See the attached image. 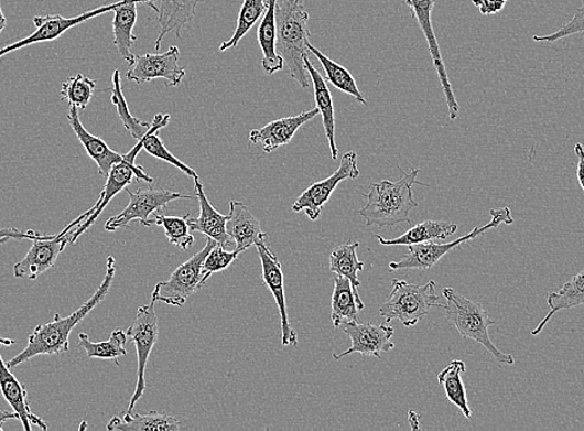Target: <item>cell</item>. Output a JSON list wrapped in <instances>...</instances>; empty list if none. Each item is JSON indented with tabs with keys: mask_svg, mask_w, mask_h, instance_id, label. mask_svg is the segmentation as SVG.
I'll return each instance as SVG.
<instances>
[{
	"mask_svg": "<svg viewBox=\"0 0 584 431\" xmlns=\"http://www.w3.org/2000/svg\"><path fill=\"white\" fill-rule=\"evenodd\" d=\"M160 35L154 43L155 51H160L165 35L173 33L182 37V29L193 21L201 0H158Z\"/></svg>",
	"mask_w": 584,
	"mask_h": 431,
	"instance_id": "cb8c5ba5",
	"label": "cell"
},
{
	"mask_svg": "<svg viewBox=\"0 0 584 431\" xmlns=\"http://www.w3.org/2000/svg\"><path fill=\"white\" fill-rule=\"evenodd\" d=\"M317 115H320V110L315 107L313 110L272 121L262 127V129L252 130L249 136V142L262 144L266 153L274 152L280 147L289 144L294 139L300 127L315 119Z\"/></svg>",
	"mask_w": 584,
	"mask_h": 431,
	"instance_id": "d6986e66",
	"label": "cell"
},
{
	"mask_svg": "<svg viewBox=\"0 0 584 431\" xmlns=\"http://www.w3.org/2000/svg\"><path fill=\"white\" fill-rule=\"evenodd\" d=\"M550 312L542 319L537 330L531 332L532 336H538L550 320L560 311H567L584 305V270L578 276L573 277L570 281L556 292L550 293L548 298Z\"/></svg>",
	"mask_w": 584,
	"mask_h": 431,
	"instance_id": "4316f807",
	"label": "cell"
},
{
	"mask_svg": "<svg viewBox=\"0 0 584 431\" xmlns=\"http://www.w3.org/2000/svg\"><path fill=\"white\" fill-rule=\"evenodd\" d=\"M466 370L465 362L455 359L450 366L444 368L437 376V381L444 388L445 396L452 405L462 410L465 418H472V409L467 405L466 390L462 375Z\"/></svg>",
	"mask_w": 584,
	"mask_h": 431,
	"instance_id": "d6a6232c",
	"label": "cell"
},
{
	"mask_svg": "<svg viewBox=\"0 0 584 431\" xmlns=\"http://www.w3.org/2000/svg\"><path fill=\"white\" fill-rule=\"evenodd\" d=\"M262 268V280L275 298L280 311L281 343L282 346H298V333L292 328L286 308L284 272L281 270V262L277 255L272 252L266 241L256 245Z\"/></svg>",
	"mask_w": 584,
	"mask_h": 431,
	"instance_id": "2e32d148",
	"label": "cell"
},
{
	"mask_svg": "<svg viewBox=\"0 0 584 431\" xmlns=\"http://www.w3.org/2000/svg\"><path fill=\"white\" fill-rule=\"evenodd\" d=\"M574 153L578 157L577 177L581 188L584 191V147L581 143L574 146Z\"/></svg>",
	"mask_w": 584,
	"mask_h": 431,
	"instance_id": "ee69618b",
	"label": "cell"
},
{
	"mask_svg": "<svg viewBox=\"0 0 584 431\" xmlns=\"http://www.w3.org/2000/svg\"><path fill=\"white\" fill-rule=\"evenodd\" d=\"M296 3H304V0H295Z\"/></svg>",
	"mask_w": 584,
	"mask_h": 431,
	"instance_id": "7dc6e473",
	"label": "cell"
},
{
	"mask_svg": "<svg viewBox=\"0 0 584 431\" xmlns=\"http://www.w3.org/2000/svg\"><path fill=\"white\" fill-rule=\"evenodd\" d=\"M335 289L333 299H331V321L336 328L345 322H354L358 320V312L365 309L363 300H358L355 295L353 285L348 279L336 276L334 279Z\"/></svg>",
	"mask_w": 584,
	"mask_h": 431,
	"instance_id": "f1b7e54d",
	"label": "cell"
},
{
	"mask_svg": "<svg viewBox=\"0 0 584 431\" xmlns=\"http://www.w3.org/2000/svg\"><path fill=\"white\" fill-rule=\"evenodd\" d=\"M95 87L96 83L83 74L71 76L62 86V99L84 110L93 100Z\"/></svg>",
	"mask_w": 584,
	"mask_h": 431,
	"instance_id": "f35d334b",
	"label": "cell"
},
{
	"mask_svg": "<svg viewBox=\"0 0 584 431\" xmlns=\"http://www.w3.org/2000/svg\"><path fill=\"white\" fill-rule=\"evenodd\" d=\"M436 0H405V4L411 8L412 15L420 24L422 32L426 39L428 46L433 58V64L437 76L442 84V89L445 96L447 109H450L451 120L454 121L459 116L461 107L455 99L454 91L450 76H447L445 64L443 61L440 44H437L436 36L432 24V12L435 7Z\"/></svg>",
	"mask_w": 584,
	"mask_h": 431,
	"instance_id": "9a60e30c",
	"label": "cell"
},
{
	"mask_svg": "<svg viewBox=\"0 0 584 431\" xmlns=\"http://www.w3.org/2000/svg\"><path fill=\"white\" fill-rule=\"evenodd\" d=\"M584 34V0H581V7L577 9L576 14L573 15L567 24H564L559 29L558 32L548 35H533V42L553 44L561 39L574 35Z\"/></svg>",
	"mask_w": 584,
	"mask_h": 431,
	"instance_id": "60d3db41",
	"label": "cell"
},
{
	"mask_svg": "<svg viewBox=\"0 0 584 431\" xmlns=\"http://www.w3.org/2000/svg\"><path fill=\"white\" fill-rule=\"evenodd\" d=\"M508 2L509 0H472V3L479 8L483 15L498 14Z\"/></svg>",
	"mask_w": 584,
	"mask_h": 431,
	"instance_id": "7bdbcfd3",
	"label": "cell"
},
{
	"mask_svg": "<svg viewBox=\"0 0 584 431\" xmlns=\"http://www.w3.org/2000/svg\"><path fill=\"white\" fill-rule=\"evenodd\" d=\"M307 49L311 55H315L321 65H323L327 82L331 85L335 86L337 90L355 97L359 104L367 105L363 93L358 89L355 77L345 66L331 61L329 57L321 53L318 49L313 44H310V42L307 43Z\"/></svg>",
	"mask_w": 584,
	"mask_h": 431,
	"instance_id": "836d02e7",
	"label": "cell"
},
{
	"mask_svg": "<svg viewBox=\"0 0 584 431\" xmlns=\"http://www.w3.org/2000/svg\"><path fill=\"white\" fill-rule=\"evenodd\" d=\"M306 71L309 72L311 83L314 85L315 101L320 115H323L324 129L329 144L331 155L333 160H337L338 149L335 139V109L333 95H331L325 78L321 75L316 67L311 64L310 56L304 57Z\"/></svg>",
	"mask_w": 584,
	"mask_h": 431,
	"instance_id": "484cf974",
	"label": "cell"
},
{
	"mask_svg": "<svg viewBox=\"0 0 584 431\" xmlns=\"http://www.w3.org/2000/svg\"><path fill=\"white\" fill-rule=\"evenodd\" d=\"M391 297L379 309V316L385 321L398 320L405 327L418 325L430 313L432 308L442 309L444 305L436 295V283L428 281L425 285H414L403 280H392Z\"/></svg>",
	"mask_w": 584,
	"mask_h": 431,
	"instance_id": "5b68a950",
	"label": "cell"
},
{
	"mask_svg": "<svg viewBox=\"0 0 584 431\" xmlns=\"http://www.w3.org/2000/svg\"><path fill=\"white\" fill-rule=\"evenodd\" d=\"M344 333L353 342L347 351L343 354L334 355L336 360L343 359L348 355L359 354L363 356H374L382 358V354H388L394 348V328L382 323V325H375V323H361L359 321L345 322L339 326Z\"/></svg>",
	"mask_w": 584,
	"mask_h": 431,
	"instance_id": "5bb4252c",
	"label": "cell"
},
{
	"mask_svg": "<svg viewBox=\"0 0 584 431\" xmlns=\"http://www.w3.org/2000/svg\"><path fill=\"white\" fill-rule=\"evenodd\" d=\"M130 195V203L120 214L115 215L105 224V230L116 231L120 229H128L130 224L139 220L143 227H151L152 214L160 213L163 208L174 201L193 200L192 195H184L164 190H141L139 192H131L126 190Z\"/></svg>",
	"mask_w": 584,
	"mask_h": 431,
	"instance_id": "8fae6325",
	"label": "cell"
},
{
	"mask_svg": "<svg viewBox=\"0 0 584 431\" xmlns=\"http://www.w3.org/2000/svg\"><path fill=\"white\" fill-rule=\"evenodd\" d=\"M14 340L0 337V346L14 345ZM0 391H2L7 403L19 416L25 431H32L33 425L47 430L45 421L33 413L31 405H29L28 390L12 374L2 355H0Z\"/></svg>",
	"mask_w": 584,
	"mask_h": 431,
	"instance_id": "ac0fdd59",
	"label": "cell"
},
{
	"mask_svg": "<svg viewBox=\"0 0 584 431\" xmlns=\"http://www.w3.org/2000/svg\"><path fill=\"white\" fill-rule=\"evenodd\" d=\"M143 150L142 140L133 147V149L123 154L122 160L112 165V169L107 175V182L99 201L95 203L96 211L77 227L73 234L72 244H75L82 235L93 227L100 214L109 205V203L122 191L128 190L129 185L136 181L145 183H153V179L144 172L141 165L136 164V157Z\"/></svg>",
	"mask_w": 584,
	"mask_h": 431,
	"instance_id": "9c48e42d",
	"label": "cell"
},
{
	"mask_svg": "<svg viewBox=\"0 0 584 431\" xmlns=\"http://www.w3.org/2000/svg\"><path fill=\"white\" fill-rule=\"evenodd\" d=\"M457 225L452 222L426 220L414 225L411 229L405 231L401 237L396 239H385L381 235H376V238L386 247H394V245H413L434 240H444L456 234Z\"/></svg>",
	"mask_w": 584,
	"mask_h": 431,
	"instance_id": "83f0119b",
	"label": "cell"
},
{
	"mask_svg": "<svg viewBox=\"0 0 584 431\" xmlns=\"http://www.w3.org/2000/svg\"><path fill=\"white\" fill-rule=\"evenodd\" d=\"M277 0H268V9L258 29V42L262 53L261 65L269 75L281 72L284 61L277 51Z\"/></svg>",
	"mask_w": 584,
	"mask_h": 431,
	"instance_id": "d4e9b609",
	"label": "cell"
},
{
	"mask_svg": "<svg viewBox=\"0 0 584 431\" xmlns=\"http://www.w3.org/2000/svg\"><path fill=\"white\" fill-rule=\"evenodd\" d=\"M155 301H151L150 305L142 306L138 310V315L132 322L126 333L128 337L134 343L136 351H138V385H136L134 394L130 400L128 413H133L136 405L139 403L145 391V368H148L151 352L159 341L160 326L158 313H155Z\"/></svg>",
	"mask_w": 584,
	"mask_h": 431,
	"instance_id": "30bf717a",
	"label": "cell"
},
{
	"mask_svg": "<svg viewBox=\"0 0 584 431\" xmlns=\"http://www.w3.org/2000/svg\"><path fill=\"white\" fill-rule=\"evenodd\" d=\"M227 233L236 243L239 252L246 251L260 241H266L268 234L262 231L260 222L252 215L247 204L231 201Z\"/></svg>",
	"mask_w": 584,
	"mask_h": 431,
	"instance_id": "44dd1931",
	"label": "cell"
},
{
	"mask_svg": "<svg viewBox=\"0 0 584 431\" xmlns=\"http://www.w3.org/2000/svg\"><path fill=\"white\" fill-rule=\"evenodd\" d=\"M128 333L121 328H116L111 337L104 342H91L86 333H80L77 347L84 348L89 358L112 359L119 364L117 360L128 354Z\"/></svg>",
	"mask_w": 584,
	"mask_h": 431,
	"instance_id": "e575fe53",
	"label": "cell"
},
{
	"mask_svg": "<svg viewBox=\"0 0 584 431\" xmlns=\"http://www.w3.org/2000/svg\"><path fill=\"white\" fill-rule=\"evenodd\" d=\"M116 6L117 3L96 8L91 12H87L74 18H64L57 14L35 17L34 24L36 26V31L33 34L24 37L21 42H17L0 49V57H3L4 55L11 54L12 52L19 51V49H23L29 45L54 42L65 32L71 31L72 28L77 26L86 21H90V19L97 15L106 14L107 12H113Z\"/></svg>",
	"mask_w": 584,
	"mask_h": 431,
	"instance_id": "e0dca14e",
	"label": "cell"
},
{
	"mask_svg": "<svg viewBox=\"0 0 584 431\" xmlns=\"http://www.w3.org/2000/svg\"><path fill=\"white\" fill-rule=\"evenodd\" d=\"M115 258H107L106 276L99 289L96 290L93 298L87 300L84 305L72 313L69 317H62L55 313L54 321L46 325H39L28 337V345L11 360L7 362L9 368H15L37 356H53L65 354L69 351V338L73 330L89 313L102 302L107 293L110 292L116 273Z\"/></svg>",
	"mask_w": 584,
	"mask_h": 431,
	"instance_id": "6da1fadb",
	"label": "cell"
},
{
	"mask_svg": "<svg viewBox=\"0 0 584 431\" xmlns=\"http://www.w3.org/2000/svg\"><path fill=\"white\" fill-rule=\"evenodd\" d=\"M358 175L357 154L354 151H349L344 154L337 171L331 177L311 184L300 195L295 204L292 205V211L295 213L305 212L310 220H317L321 213H323L325 204L337 188V185L347 180H356Z\"/></svg>",
	"mask_w": 584,
	"mask_h": 431,
	"instance_id": "7c38bea8",
	"label": "cell"
},
{
	"mask_svg": "<svg viewBox=\"0 0 584 431\" xmlns=\"http://www.w3.org/2000/svg\"><path fill=\"white\" fill-rule=\"evenodd\" d=\"M112 104L116 106L117 114L120 116V120L134 140L140 141L142 137L148 133L151 129V123L136 119L130 112L129 104L126 101L122 86H121V73L115 71L112 76Z\"/></svg>",
	"mask_w": 584,
	"mask_h": 431,
	"instance_id": "8d00e7d4",
	"label": "cell"
},
{
	"mask_svg": "<svg viewBox=\"0 0 584 431\" xmlns=\"http://www.w3.org/2000/svg\"><path fill=\"white\" fill-rule=\"evenodd\" d=\"M216 245H218L216 240L208 238L206 247L175 269L170 280L161 281L154 287L152 300L167 303L170 306H184V303H186L193 293L204 287L203 262Z\"/></svg>",
	"mask_w": 584,
	"mask_h": 431,
	"instance_id": "ba28073f",
	"label": "cell"
},
{
	"mask_svg": "<svg viewBox=\"0 0 584 431\" xmlns=\"http://www.w3.org/2000/svg\"><path fill=\"white\" fill-rule=\"evenodd\" d=\"M6 26H7V19H6V15L3 13L2 2H0V34H2V32L6 29Z\"/></svg>",
	"mask_w": 584,
	"mask_h": 431,
	"instance_id": "bcb514c9",
	"label": "cell"
},
{
	"mask_svg": "<svg viewBox=\"0 0 584 431\" xmlns=\"http://www.w3.org/2000/svg\"><path fill=\"white\" fill-rule=\"evenodd\" d=\"M171 121L170 115H155L154 119L151 123V129L148 133H145L142 137L143 142V150L148 152L149 154L155 157V159H159L161 161L167 162L174 166H177L180 171H182L184 174H187L188 177H192L194 180H199V175L196 171L191 169L190 165L186 163H183L177 159V157L173 155L167 149H165V146L163 141L161 140V137L159 136V132L164 129L165 126H167Z\"/></svg>",
	"mask_w": 584,
	"mask_h": 431,
	"instance_id": "4dcf8cb0",
	"label": "cell"
},
{
	"mask_svg": "<svg viewBox=\"0 0 584 431\" xmlns=\"http://www.w3.org/2000/svg\"><path fill=\"white\" fill-rule=\"evenodd\" d=\"M194 188H196V197L199 202V217L191 218L190 225L192 231H199L207 235L208 238L216 240L219 247L228 249L232 245V239L227 233V222L229 215L220 214L216 208L213 207L209 200L207 198L206 192H204V185L199 180H194Z\"/></svg>",
	"mask_w": 584,
	"mask_h": 431,
	"instance_id": "7402d4cb",
	"label": "cell"
},
{
	"mask_svg": "<svg viewBox=\"0 0 584 431\" xmlns=\"http://www.w3.org/2000/svg\"><path fill=\"white\" fill-rule=\"evenodd\" d=\"M267 9L268 2H264V0H245L240 8L236 32H234L228 42L221 43L219 52H227L228 49L237 47L241 39L249 33L259 19L264 17Z\"/></svg>",
	"mask_w": 584,
	"mask_h": 431,
	"instance_id": "d590c367",
	"label": "cell"
},
{
	"mask_svg": "<svg viewBox=\"0 0 584 431\" xmlns=\"http://www.w3.org/2000/svg\"><path fill=\"white\" fill-rule=\"evenodd\" d=\"M491 220L484 227L474 228L469 234L463 235L452 243L437 244L433 241L408 245V252L401 260L389 263V269L397 270H430L440 262L446 254L459 249L462 245L482 237L485 231L496 229L501 224L511 225L513 218L509 208L490 211Z\"/></svg>",
	"mask_w": 584,
	"mask_h": 431,
	"instance_id": "8992f818",
	"label": "cell"
},
{
	"mask_svg": "<svg viewBox=\"0 0 584 431\" xmlns=\"http://www.w3.org/2000/svg\"><path fill=\"white\" fill-rule=\"evenodd\" d=\"M190 217V214L184 215V217H169V215L155 213L154 218L152 219V225H159V227L163 228L165 237L169 238L170 244L175 245V247L183 250H187L193 247L194 244Z\"/></svg>",
	"mask_w": 584,
	"mask_h": 431,
	"instance_id": "74e56055",
	"label": "cell"
},
{
	"mask_svg": "<svg viewBox=\"0 0 584 431\" xmlns=\"http://www.w3.org/2000/svg\"><path fill=\"white\" fill-rule=\"evenodd\" d=\"M17 419L19 420V416L15 413L14 410L8 411V410H0V431L3 430V425L7 423L8 420Z\"/></svg>",
	"mask_w": 584,
	"mask_h": 431,
	"instance_id": "f6af8a7d",
	"label": "cell"
},
{
	"mask_svg": "<svg viewBox=\"0 0 584 431\" xmlns=\"http://www.w3.org/2000/svg\"><path fill=\"white\" fill-rule=\"evenodd\" d=\"M239 254L240 252L238 250L226 251V249L219 247V245H216V247L210 250L208 257L203 262V285H206L213 273L227 270L232 262H236L238 260Z\"/></svg>",
	"mask_w": 584,
	"mask_h": 431,
	"instance_id": "ab89813d",
	"label": "cell"
},
{
	"mask_svg": "<svg viewBox=\"0 0 584 431\" xmlns=\"http://www.w3.org/2000/svg\"><path fill=\"white\" fill-rule=\"evenodd\" d=\"M44 235L41 233H36L33 230H18L14 228H2L0 229V244H6L9 240H21V239H28V240H35L39 238H43Z\"/></svg>",
	"mask_w": 584,
	"mask_h": 431,
	"instance_id": "b9f144b4",
	"label": "cell"
},
{
	"mask_svg": "<svg viewBox=\"0 0 584 431\" xmlns=\"http://www.w3.org/2000/svg\"><path fill=\"white\" fill-rule=\"evenodd\" d=\"M96 211L93 208L77 217L72 224L56 235H44L43 238L33 240L32 248L25 257L15 263L14 277L17 279L36 280L44 272L51 270L65 250L66 245L72 243L73 234L79 225L85 222Z\"/></svg>",
	"mask_w": 584,
	"mask_h": 431,
	"instance_id": "52a82bcc",
	"label": "cell"
},
{
	"mask_svg": "<svg viewBox=\"0 0 584 431\" xmlns=\"http://www.w3.org/2000/svg\"><path fill=\"white\" fill-rule=\"evenodd\" d=\"M180 49L171 46L163 54L134 55L129 65L128 78L136 84L151 83L154 78H164L169 87L181 85L186 71L179 64Z\"/></svg>",
	"mask_w": 584,
	"mask_h": 431,
	"instance_id": "4fadbf2b",
	"label": "cell"
},
{
	"mask_svg": "<svg viewBox=\"0 0 584 431\" xmlns=\"http://www.w3.org/2000/svg\"><path fill=\"white\" fill-rule=\"evenodd\" d=\"M420 170L403 173L398 182L382 181L369 184V193L363 194L367 200L359 215L365 219L367 227L377 225L379 228L393 227V225L412 224L409 213L418 207L413 198V187L422 184L417 180Z\"/></svg>",
	"mask_w": 584,
	"mask_h": 431,
	"instance_id": "3957f363",
	"label": "cell"
},
{
	"mask_svg": "<svg viewBox=\"0 0 584 431\" xmlns=\"http://www.w3.org/2000/svg\"><path fill=\"white\" fill-rule=\"evenodd\" d=\"M358 247V241H349L347 244L339 245V247L331 251L329 270L335 272L336 276L348 279L350 285H353L356 298L361 300L358 293V288L361 287V282L358 280V272L364 270L365 263L357 258Z\"/></svg>",
	"mask_w": 584,
	"mask_h": 431,
	"instance_id": "1f68e13d",
	"label": "cell"
},
{
	"mask_svg": "<svg viewBox=\"0 0 584 431\" xmlns=\"http://www.w3.org/2000/svg\"><path fill=\"white\" fill-rule=\"evenodd\" d=\"M310 15L304 3L295 0H277V51L289 68V75L301 89H309L311 78L304 57L310 56L307 49Z\"/></svg>",
	"mask_w": 584,
	"mask_h": 431,
	"instance_id": "7a4b0ae2",
	"label": "cell"
},
{
	"mask_svg": "<svg viewBox=\"0 0 584 431\" xmlns=\"http://www.w3.org/2000/svg\"><path fill=\"white\" fill-rule=\"evenodd\" d=\"M106 428L121 431H179L182 424L179 419L153 410L145 416L128 413L122 419L113 417Z\"/></svg>",
	"mask_w": 584,
	"mask_h": 431,
	"instance_id": "f546056e",
	"label": "cell"
},
{
	"mask_svg": "<svg viewBox=\"0 0 584 431\" xmlns=\"http://www.w3.org/2000/svg\"><path fill=\"white\" fill-rule=\"evenodd\" d=\"M67 121H69L77 140L84 146V149L90 159L97 164L99 173L102 177L107 179L112 165L122 160L123 154L115 152L110 149L100 137H97L87 131L80 121L79 109L75 106H71L69 114H67Z\"/></svg>",
	"mask_w": 584,
	"mask_h": 431,
	"instance_id": "603a6c76",
	"label": "cell"
},
{
	"mask_svg": "<svg viewBox=\"0 0 584 431\" xmlns=\"http://www.w3.org/2000/svg\"><path fill=\"white\" fill-rule=\"evenodd\" d=\"M446 300L445 317L453 323V326L461 333L462 337L478 342L499 364L512 366L513 356L504 354L489 335V327L495 325V321L485 311L480 302L469 300L452 288L443 290Z\"/></svg>",
	"mask_w": 584,
	"mask_h": 431,
	"instance_id": "277c9868",
	"label": "cell"
},
{
	"mask_svg": "<svg viewBox=\"0 0 584 431\" xmlns=\"http://www.w3.org/2000/svg\"><path fill=\"white\" fill-rule=\"evenodd\" d=\"M140 3L150 6L155 13L159 12V7L155 6L158 0H121L113 11V44L129 65L134 58L132 45L138 41V37L133 35V28L138 22V4Z\"/></svg>",
	"mask_w": 584,
	"mask_h": 431,
	"instance_id": "ffe728a7",
	"label": "cell"
}]
</instances>
